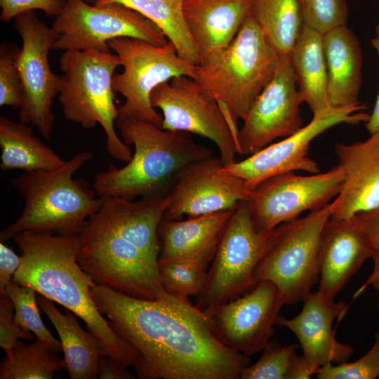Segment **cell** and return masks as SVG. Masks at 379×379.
<instances>
[{"label": "cell", "mask_w": 379, "mask_h": 379, "mask_svg": "<svg viewBox=\"0 0 379 379\" xmlns=\"http://www.w3.org/2000/svg\"><path fill=\"white\" fill-rule=\"evenodd\" d=\"M22 256H18L11 248L0 242V293L6 295V288L14 274L22 263Z\"/></svg>", "instance_id": "obj_39"}, {"label": "cell", "mask_w": 379, "mask_h": 379, "mask_svg": "<svg viewBox=\"0 0 379 379\" xmlns=\"http://www.w3.org/2000/svg\"><path fill=\"white\" fill-rule=\"evenodd\" d=\"M164 214L154 199L105 198L79 232V265L95 284L125 295L166 297L158 268Z\"/></svg>", "instance_id": "obj_2"}, {"label": "cell", "mask_w": 379, "mask_h": 379, "mask_svg": "<svg viewBox=\"0 0 379 379\" xmlns=\"http://www.w3.org/2000/svg\"><path fill=\"white\" fill-rule=\"evenodd\" d=\"M85 1L90 4H95L96 0H85Z\"/></svg>", "instance_id": "obj_46"}, {"label": "cell", "mask_w": 379, "mask_h": 379, "mask_svg": "<svg viewBox=\"0 0 379 379\" xmlns=\"http://www.w3.org/2000/svg\"><path fill=\"white\" fill-rule=\"evenodd\" d=\"M234 210L188 217L185 220L163 218L158 230L161 240L159 260L214 257Z\"/></svg>", "instance_id": "obj_23"}, {"label": "cell", "mask_w": 379, "mask_h": 379, "mask_svg": "<svg viewBox=\"0 0 379 379\" xmlns=\"http://www.w3.org/2000/svg\"><path fill=\"white\" fill-rule=\"evenodd\" d=\"M296 85L291 55L283 56L274 76L242 119L237 135L238 154L250 156L302 127L303 101Z\"/></svg>", "instance_id": "obj_17"}, {"label": "cell", "mask_w": 379, "mask_h": 379, "mask_svg": "<svg viewBox=\"0 0 379 379\" xmlns=\"http://www.w3.org/2000/svg\"><path fill=\"white\" fill-rule=\"evenodd\" d=\"M374 248L379 247V205L374 209L354 215Z\"/></svg>", "instance_id": "obj_40"}, {"label": "cell", "mask_w": 379, "mask_h": 379, "mask_svg": "<svg viewBox=\"0 0 379 379\" xmlns=\"http://www.w3.org/2000/svg\"><path fill=\"white\" fill-rule=\"evenodd\" d=\"M281 58L251 11L230 45L197 67L194 79L237 124L272 80Z\"/></svg>", "instance_id": "obj_6"}, {"label": "cell", "mask_w": 379, "mask_h": 379, "mask_svg": "<svg viewBox=\"0 0 379 379\" xmlns=\"http://www.w3.org/2000/svg\"><path fill=\"white\" fill-rule=\"evenodd\" d=\"M319 379H375L379 377V326L375 342L362 357L352 363L333 365L327 363L321 366L317 374Z\"/></svg>", "instance_id": "obj_36"}, {"label": "cell", "mask_w": 379, "mask_h": 379, "mask_svg": "<svg viewBox=\"0 0 379 379\" xmlns=\"http://www.w3.org/2000/svg\"><path fill=\"white\" fill-rule=\"evenodd\" d=\"M56 33L53 50L93 48L110 52L107 43L121 37L136 38L157 45L168 42L162 31L138 12L118 3L90 4L68 0L51 27Z\"/></svg>", "instance_id": "obj_11"}, {"label": "cell", "mask_w": 379, "mask_h": 379, "mask_svg": "<svg viewBox=\"0 0 379 379\" xmlns=\"http://www.w3.org/2000/svg\"><path fill=\"white\" fill-rule=\"evenodd\" d=\"M122 140L134 147L122 168L110 165L95 174L93 189L101 197L134 199L166 194V189L189 164L213 155L188 133L164 130L145 121L118 117Z\"/></svg>", "instance_id": "obj_4"}, {"label": "cell", "mask_w": 379, "mask_h": 379, "mask_svg": "<svg viewBox=\"0 0 379 379\" xmlns=\"http://www.w3.org/2000/svg\"><path fill=\"white\" fill-rule=\"evenodd\" d=\"M150 102L163 113L162 129L206 138L218 147L223 166L237 161V124L197 81L187 76L174 77L152 91Z\"/></svg>", "instance_id": "obj_12"}, {"label": "cell", "mask_w": 379, "mask_h": 379, "mask_svg": "<svg viewBox=\"0 0 379 379\" xmlns=\"http://www.w3.org/2000/svg\"><path fill=\"white\" fill-rule=\"evenodd\" d=\"M253 0H185L183 13L201 65L227 48L251 11Z\"/></svg>", "instance_id": "obj_22"}, {"label": "cell", "mask_w": 379, "mask_h": 379, "mask_svg": "<svg viewBox=\"0 0 379 379\" xmlns=\"http://www.w3.org/2000/svg\"><path fill=\"white\" fill-rule=\"evenodd\" d=\"M302 25L322 34L347 25L345 0H298Z\"/></svg>", "instance_id": "obj_33"}, {"label": "cell", "mask_w": 379, "mask_h": 379, "mask_svg": "<svg viewBox=\"0 0 379 379\" xmlns=\"http://www.w3.org/2000/svg\"><path fill=\"white\" fill-rule=\"evenodd\" d=\"M93 158L82 150L55 169L25 171L11 184L24 201L18 219L0 233V241L22 232L76 233L102 206L99 197L83 178L74 173Z\"/></svg>", "instance_id": "obj_5"}, {"label": "cell", "mask_w": 379, "mask_h": 379, "mask_svg": "<svg viewBox=\"0 0 379 379\" xmlns=\"http://www.w3.org/2000/svg\"><path fill=\"white\" fill-rule=\"evenodd\" d=\"M328 72V97L333 107L359 105L362 53L355 34L347 25L323 36Z\"/></svg>", "instance_id": "obj_24"}, {"label": "cell", "mask_w": 379, "mask_h": 379, "mask_svg": "<svg viewBox=\"0 0 379 379\" xmlns=\"http://www.w3.org/2000/svg\"><path fill=\"white\" fill-rule=\"evenodd\" d=\"M278 227L258 232L246 200L240 201L220 238L195 305L205 311L225 303L255 286V269L278 234Z\"/></svg>", "instance_id": "obj_10"}, {"label": "cell", "mask_w": 379, "mask_h": 379, "mask_svg": "<svg viewBox=\"0 0 379 379\" xmlns=\"http://www.w3.org/2000/svg\"><path fill=\"white\" fill-rule=\"evenodd\" d=\"M374 248L354 216L346 220L331 217L321 234L318 291L335 300L364 261L371 258Z\"/></svg>", "instance_id": "obj_19"}, {"label": "cell", "mask_w": 379, "mask_h": 379, "mask_svg": "<svg viewBox=\"0 0 379 379\" xmlns=\"http://www.w3.org/2000/svg\"><path fill=\"white\" fill-rule=\"evenodd\" d=\"M36 300L59 335L65 371L69 378H97L100 359L105 356L98 340L81 327L76 315L71 311L66 310L65 314H62L52 300L39 293Z\"/></svg>", "instance_id": "obj_25"}, {"label": "cell", "mask_w": 379, "mask_h": 379, "mask_svg": "<svg viewBox=\"0 0 379 379\" xmlns=\"http://www.w3.org/2000/svg\"><path fill=\"white\" fill-rule=\"evenodd\" d=\"M185 1V0H184Z\"/></svg>", "instance_id": "obj_47"}, {"label": "cell", "mask_w": 379, "mask_h": 379, "mask_svg": "<svg viewBox=\"0 0 379 379\" xmlns=\"http://www.w3.org/2000/svg\"><path fill=\"white\" fill-rule=\"evenodd\" d=\"M337 204L335 197L323 208L278 226L275 240L255 269V284L272 282L285 305L303 301L319 281L321 234Z\"/></svg>", "instance_id": "obj_8"}, {"label": "cell", "mask_w": 379, "mask_h": 379, "mask_svg": "<svg viewBox=\"0 0 379 379\" xmlns=\"http://www.w3.org/2000/svg\"><path fill=\"white\" fill-rule=\"evenodd\" d=\"M68 0H0V20L7 22L18 15L41 10L48 16H57Z\"/></svg>", "instance_id": "obj_38"}, {"label": "cell", "mask_w": 379, "mask_h": 379, "mask_svg": "<svg viewBox=\"0 0 379 379\" xmlns=\"http://www.w3.org/2000/svg\"><path fill=\"white\" fill-rule=\"evenodd\" d=\"M213 256L203 255L182 259L159 260L161 282L165 291L174 296L197 297L204 290L209 262Z\"/></svg>", "instance_id": "obj_31"}, {"label": "cell", "mask_w": 379, "mask_h": 379, "mask_svg": "<svg viewBox=\"0 0 379 379\" xmlns=\"http://www.w3.org/2000/svg\"><path fill=\"white\" fill-rule=\"evenodd\" d=\"M295 345L269 341L258 361L248 366L240 379H288Z\"/></svg>", "instance_id": "obj_34"}, {"label": "cell", "mask_w": 379, "mask_h": 379, "mask_svg": "<svg viewBox=\"0 0 379 379\" xmlns=\"http://www.w3.org/2000/svg\"><path fill=\"white\" fill-rule=\"evenodd\" d=\"M343 182L339 164L324 173L300 175L289 171L260 181L246 200L255 230L271 231L304 211L323 208L338 195Z\"/></svg>", "instance_id": "obj_13"}, {"label": "cell", "mask_w": 379, "mask_h": 379, "mask_svg": "<svg viewBox=\"0 0 379 379\" xmlns=\"http://www.w3.org/2000/svg\"><path fill=\"white\" fill-rule=\"evenodd\" d=\"M91 295L113 331L137 352L140 379H240L249 357L221 343L204 312L168 294L132 297L95 282Z\"/></svg>", "instance_id": "obj_1"}, {"label": "cell", "mask_w": 379, "mask_h": 379, "mask_svg": "<svg viewBox=\"0 0 379 379\" xmlns=\"http://www.w3.org/2000/svg\"><path fill=\"white\" fill-rule=\"evenodd\" d=\"M251 11L279 55H290L302 27L298 0H253Z\"/></svg>", "instance_id": "obj_29"}, {"label": "cell", "mask_w": 379, "mask_h": 379, "mask_svg": "<svg viewBox=\"0 0 379 379\" xmlns=\"http://www.w3.org/2000/svg\"><path fill=\"white\" fill-rule=\"evenodd\" d=\"M6 293L13 303L16 323L24 330L34 334L36 338L49 345L57 352L61 351L60 341L46 328L40 317L36 291L32 288L19 284L12 278L6 286Z\"/></svg>", "instance_id": "obj_32"}, {"label": "cell", "mask_w": 379, "mask_h": 379, "mask_svg": "<svg viewBox=\"0 0 379 379\" xmlns=\"http://www.w3.org/2000/svg\"><path fill=\"white\" fill-rule=\"evenodd\" d=\"M13 239L22 260L13 278L73 312L85 322L105 356L124 367H133L136 351L113 331L91 295L94 281L78 262L79 232L27 231Z\"/></svg>", "instance_id": "obj_3"}, {"label": "cell", "mask_w": 379, "mask_h": 379, "mask_svg": "<svg viewBox=\"0 0 379 379\" xmlns=\"http://www.w3.org/2000/svg\"><path fill=\"white\" fill-rule=\"evenodd\" d=\"M320 367L307 359L304 355L294 353L288 379H307L317 374Z\"/></svg>", "instance_id": "obj_42"}, {"label": "cell", "mask_w": 379, "mask_h": 379, "mask_svg": "<svg viewBox=\"0 0 379 379\" xmlns=\"http://www.w3.org/2000/svg\"><path fill=\"white\" fill-rule=\"evenodd\" d=\"M123 4L154 22L164 34L178 54L199 66L201 59L183 13L184 0H96L95 5Z\"/></svg>", "instance_id": "obj_28"}, {"label": "cell", "mask_w": 379, "mask_h": 379, "mask_svg": "<svg viewBox=\"0 0 379 379\" xmlns=\"http://www.w3.org/2000/svg\"><path fill=\"white\" fill-rule=\"evenodd\" d=\"M364 104L331 107L312 117L310 122L284 139L270 144L245 159L222 166L219 171L241 178L253 187L260 181L280 173L303 171L319 172L317 164L309 155L312 141L328 129L340 124L366 123L368 119Z\"/></svg>", "instance_id": "obj_15"}, {"label": "cell", "mask_w": 379, "mask_h": 379, "mask_svg": "<svg viewBox=\"0 0 379 379\" xmlns=\"http://www.w3.org/2000/svg\"><path fill=\"white\" fill-rule=\"evenodd\" d=\"M222 166L220 157L211 155L185 167L167 194L170 204L163 218L180 220L232 210L247 200L253 187L241 178L220 173Z\"/></svg>", "instance_id": "obj_18"}, {"label": "cell", "mask_w": 379, "mask_h": 379, "mask_svg": "<svg viewBox=\"0 0 379 379\" xmlns=\"http://www.w3.org/2000/svg\"><path fill=\"white\" fill-rule=\"evenodd\" d=\"M335 152L344 172L331 218L346 220L379 205V132L364 141L336 143Z\"/></svg>", "instance_id": "obj_21"}, {"label": "cell", "mask_w": 379, "mask_h": 379, "mask_svg": "<svg viewBox=\"0 0 379 379\" xmlns=\"http://www.w3.org/2000/svg\"><path fill=\"white\" fill-rule=\"evenodd\" d=\"M285 305L279 288L267 280L250 291L205 311L211 331L227 347L248 357L262 351Z\"/></svg>", "instance_id": "obj_16"}, {"label": "cell", "mask_w": 379, "mask_h": 379, "mask_svg": "<svg viewBox=\"0 0 379 379\" xmlns=\"http://www.w3.org/2000/svg\"><path fill=\"white\" fill-rule=\"evenodd\" d=\"M59 64L62 74L58 96L64 117L85 129L100 124L106 134L107 152L118 161L128 162L133 154L114 127L119 111L112 79L121 65L117 55L93 48L65 51Z\"/></svg>", "instance_id": "obj_7"}, {"label": "cell", "mask_w": 379, "mask_h": 379, "mask_svg": "<svg viewBox=\"0 0 379 379\" xmlns=\"http://www.w3.org/2000/svg\"><path fill=\"white\" fill-rule=\"evenodd\" d=\"M107 44L123 67L122 72L115 73L112 79L114 93L125 99L118 108V117L135 118L161 127L163 118L152 106V91L176 77L194 79L197 66L180 57L170 41L157 45L140 39L121 37Z\"/></svg>", "instance_id": "obj_9"}, {"label": "cell", "mask_w": 379, "mask_h": 379, "mask_svg": "<svg viewBox=\"0 0 379 379\" xmlns=\"http://www.w3.org/2000/svg\"><path fill=\"white\" fill-rule=\"evenodd\" d=\"M370 285L379 293V279L373 281Z\"/></svg>", "instance_id": "obj_45"}, {"label": "cell", "mask_w": 379, "mask_h": 379, "mask_svg": "<svg viewBox=\"0 0 379 379\" xmlns=\"http://www.w3.org/2000/svg\"><path fill=\"white\" fill-rule=\"evenodd\" d=\"M324 34L302 25L291 53L298 92L313 116L331 107L328 97V72L323 43Z\"/></svg>", "instance_id": "obj_26"}, {"label": "cell", "mask_w": 379, "mask_h": 379, "mask_svg": "<svg viewBox=\"0 0 379 379\" xmlns=\"http://www.w3.org/2000/svg\"><path fill=\"white\" fill-rule=\"evenodd\" d=\"M371 258L373 261V270L367 281L357 291L354 298L361 295L373 281L379 279V247L375 248Z\"/></svg>", "instance_id": "obj_44"}, {"label": "cell", "mask_w": 379, "mask_h": 379, "mask_svg": "<svg viewBox=\"0 0 379 379\" xmlns=\"http://www.w3.org/2000/svg\"><path fill=\"white\" fill-rule=\"evenodd\" d=\"M371 44L379 56V24L375 26V35L371 39ZM365 126L370 135L379 132V91L373 109L369 115L368 120L365 123Z\"/></svg>", "instance_id": "obj_43"}, {"label": "cell", "mask_w": 379, "mask_h": 379, "mask_svg": "<svg viewBox=\"0 0 379 379\" xmlns=\"http://www.w3.org/2000/svg\"><path fill=\"white\" fill-rule=\"evenodd\" d=\"M14 305L11 299L6 294L0 298V346L6 355L17 340H32L33 334L22 328L15 320Z\"/></svg>", "instance_id": "obj_37"}, {"label": "cell", "mask_w": 379, "mask_h": 379, "mask_svg": "<svg viewBox=\"0 0 379 379\" xmlns=\"http://www.w3.org/2000/svg\"><path fill=\"white\" fill-rule=\"evenodd\" d=\"M302 302L297 316L286 319L278 315L275 325L291 331L300 343L302 355L318 366L347 361L353 347L338 342L332 329L335 319H340L346 313V304L330 300L319 291L310 293Z\"/></svg>", "instance_id": "obj_20"}, {"label": "cell", "mask_w": 379, "mask_h": 379, "mask_svg": "<svg viewBox=\"0 0 379 379\" xmlns=\"http://www.w3.org/2000/svg\"><path fill=\"white\" fill-rule=\"evenodd\" d=\"M49 345L36 338L26 344L17 340L1 361V379H51L65 364Z\"/></svg>", "instance_id": "obj_30"}, {"label": "cell", "mask_w": 379, "mask_h": 379, "mask_svg": "<svg viewBox=\"0 0 379 379\" xmlns=\"http://www.w3.org/2000/svg\"><path fill=\"white\" fill-rule=\"evenodd\" d=\"M20 49L4 43L0 47V106L20 109L23 101V86L17 66Z\"/></svg>", "instance_id": "obj_35"}, {"label": "cell", "mask_w": 379, "mask_h": 379, "mask_svg": "<svg viewBox=\"0 0 379 379\" xmlns=\"http://www.w3.org/2000/svg\"><path fill=\"white\" fill-rule=\"evenodd\" d=\"M98 378L100 379H133L135 378L128 371L111 358L103 356L100 361Z\"/></svg>", "instance_id": "obj_41"}, {"label": "cell", "mask_w": 379, "mask_h": 379, "mask_svg": "<svg viewBox=\"0 0 379 379\" xmlns=\"http://www.w3.org/2000/svg\"><path fill=\"white\" fill-rule=\"evenodd\" d=\"M0 147L1 171H48L65 162L34 135L32 127L4 115L0 117Z\"/></svg>", "instance_id": "obj_27"}, {"label": "cell", "mask_w": 379, "mask_h": 379, "mask_svg": "<svg viewBox=\"0 0 379 379\" xmlns=\"http://www.w3.org/2000/svg\"><path fill=\"white\" fill-rule=\"evenodd\" d=\"M13 25L22 39L17 58L23 86L19 119L36 127L44 139L49 140L55 121L53 101L60 86V76L51 70L48 58L56 33L41 21L35 11L16 16Z\"/></svg>", "instance_id": "obj_14"}]
</instances>
